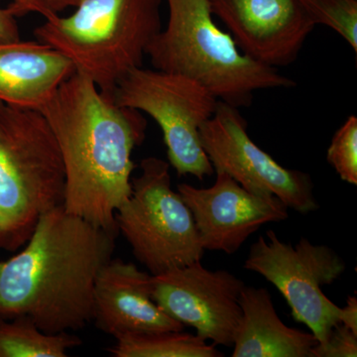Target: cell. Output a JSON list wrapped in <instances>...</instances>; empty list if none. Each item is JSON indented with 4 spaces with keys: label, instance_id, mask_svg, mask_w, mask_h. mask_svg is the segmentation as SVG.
<instances>
[{
    "label": "cell",
    "instance_id": "cell-2",
    "mask_svg": "<svg viewBox=\"0 0 357 357\" xmlns=\"http://www.w3.org/2000/svg\"><path fill=\"white\" fill-rule=\"evenodd\" d=\"M116 236L63 206L45 213L20 251L0 261V319L26 317L47 333L83 330Z\"/></svg>",
    "mask_w": 357,
    "mask_h": 357
},
{
    "label": "cell",
    "instance_id": "cell-4",
    "mask_svg": "<svg viewBox=\"0 0 357 357\" xmlns=\"http://www.w3.org/2000/svg\"><path fill=\"white\" fill-rule=\"evenodd\" d=\"M162 0H83L67 17L46 20L34 30L112 100L117 84L142 67L150 42L162 30Z\"/></svg>",
    "mask_w": 357,
    "mask_h": 357
},
{
    "label": "cell",
    "instance_id": "cell-17",
    "mask_svg": "<svg viewBox=\"0 0 357 357\" xmlns=\"http://www.w3.org/2000/svg\"><path fill=\"white\" fill-rule=\"evenodd\" d=\"M114 357H222L215 344L198 335L182 332L130 333L115 338Z\"/></svg>",
    "mask_w": 357,
    "mask_h": 357
},
{
    "label": "cell",
    "instance_id": "cell-21",
    "mask_svg": "<svg viewBox=\"0 0 357 357\" xmlns=\"http://www.w3.org/2000/svg\"><path fill=\"white\" fill-rule=\"evenodd\" d=\"M7 7L13 17H23L30 13H38L46 20L59 15L69 7L79 6L83 0H10Z\"/></svg>",
    "mask_w": 357,
    "mask_h": 357
},
{
    "label": "cell",
    "instance_id": "cell-14",
    "mask_svg": "<svg viewBox=\"0 0 357 357\" xmlns=\"http://www.w3.org/2000/svg\"><path fill=\"white\" fill-rule=\"evenodd\" d=\"M75 72L69 59L48 45L0 42V102L39 110Z\"/></svg>",
    "mask_w": 357,
    "mask_h": 357
},
{
    "label": "cell",
    "instance_id": "cell-13",
    "mask_svg": "<svg viewBox=\"0 0 357 357\" xmlns=\"http://www.w3.org/2000/svg\"><path fill=\"white\" fill-rule=\"evenodd\" d=\"M152 275L134 263L112 259L98 274L93 294L96 328L114 338L130 333L182 332L185 326L152 299Z\"/></svg>",
    "mask_w": 357,
    "mask_h": 357
},
{
    "label": "cell",
    "instance_id": "cell-23",
    "mask_svg": "<svg viewBox=\"0 0 357 357\" xmlns=\"http://www.w3.org/2000/svg\"><path fill=\"white\" fill-rule=\"evenodd\" d=\"M340 323L351 328L357 335V298L356 296H349L347 305L340 307Z\"/></svg>",
    "mask_w": 357,
    "mask_h": 357
},
{
    "label": "cell",
    "instance_id": "cell-3",
    "mask_svg": "<svg viewBox=\"0 0 357 357\" xmlns=\"http://www.w3.org/2000/svg\"><path fill=\"white\" fill-rule=\"evenodd\" d=\"M167 3L168 24L146 49L155 70L191 77L218 100L237 109L250 107L260 89L296 86L276 68L244 55L231 35L215 24L210 0H167Z\"/></svg>",
    "mask_w": 357,
    "mask_h": 357
},
{
    "label": "cell",
    "instance_id": "cell-1",
    "mask_svg": "<svg viewBox=\"0 0 357 357\" xmlns=\"http://www.w3.org/2000/svg\"><path fill=\"white\" fill-rule=\"evenodd\" d=\"M39 112L57 141L65 168L63 208L119 234L115 213L131 194L133 150L146 138L140 112L103 96L75 72Z\"/></svg>",
    "mask_w": 357,
    "mask_h": 357
},
{
    "label": "cell",
    "instance_id": "cell-18",
    "mask_svg": "<svg viewBox=\"0 0 357 357\" xmlns=\"http://www.w3.org/2000/svg\"><path fill=\"white\" fill-rule=\"evenodd\" d=\"M314 24L335 30L357 52V0H299Z\"/></svg>",
    "mask_w": 357,
    "mask_h": 357
},
{
    "label": "cell",
    "instance_id": "cell-7",
    "mask_svg": "<svg viewBox=\"0 0 357 357\" xmlns=\"http://www.w3.org/2000/svg\"><path fill=\"white\" fill-rule=\"evenodd\" d=\"M121 107L145 112L161 128L170 166L178 176L204 181L215 169L201 142L202 126L217 109L218 100L191 77L136 68L121 79L112 95Z\"/></svg>",
    "mask_w": 357,
    "mask_h": 357
},
{
    "label": "cell",
    "instance_id": "cell-5",
    "mask_svg": "<svg viewBox=\"0 0 357 357\" xmlns=\"http://www.w3.org/2000/svg\"><path fill=\"white\" fill-rule=\"evenodd\" d=\"M65 184L44 115L0 102V251L15 252L27 243L42 215L62 206Z\"/></svg>",
    "mask_w": 357,
    "mask_h": 357
},
{
    "label": "cell",
    "instance_id": "cell-11",
    "mask_svg": "<svg viewBox=\"0 0 357 357\" xmlns=\"http://www.w3.org/2000/svg\"><path fill=\"white\" fill-rule=\"evenodd\" d=\"M215 173L210 188L185 183L177 188L191 211L204 250L234 255L265 223L287 220L289 208L276 197L256 196L229 174Z\"/></svg>",
    "mask_w": 357,
    "mask_h": 357
},
{
    "label": "cell",
    "instance_id": "cell-20",
    "mask_svg": "<svg viewBox=\"0 0 357 357\" xmlns=\"http://www.w3.org/2000/svg\"><path fill=\"white\" fill-rule=\"evenodd\" d=\"M357 335L351 328L337 324L326 338L312 349V357H356Z\"/></svg>",
    "mask_w": 357,
    "mask_h": 357
},
{
    "label": "cell",
    "instance_id": "cell-22",
    "mask_svg": "<svg viewBox=\"0 0 357 357\" xmlns=\"http://www.w3.org/2000/svg\"><path fill=\"white\" fill-rule=\"evenodd\" d=\"M17 40H20V32L15 17L6 8H0V42H13Z\"/></svg>",
    "mask_w": 357,
    "mask_h": 357
},
{
    "label": "cell",
    "instance_id": "cell-8",
    "mask_svg": "<svg viewBox=\"0 0 357 357\" xmlns=\"http://www.w3.org/2000/svg\"><path fill=\"white\" fill-rule=\"evenodd\" d=\"M243 267L278 289L293 318L306 325L319 344L340 324V307L323 292L324 286L337 281L347 269L333 249L307 238L293 245L280 241L270 229L251 244Z\"/></svg>",
    "mask_w": 357,
    "mask_h": 357
},
{
    "label": "cell",
    "instance_id": "cell-9",
    "mask_svg": "<svg viewBox=\"0 0 357 357\" xmlns=\"http://www.w3.org/2000/svg\"><path fill=\"white\" fill-rule=\"evenodd\" d=\"M199 134L215 172L229 174L256 196L276 197L303 215L318 210L311 176L284 168L256 145L237 107L218 100L215 114L202 126Z\"/></svg>",
    "mask_w": 357,
    "mask_h": 357
},
{
    "label": "cell",
    "instance_id": "cell-6",
    "mask_svg": "<svg viewBox=\"0 0 357 357\" xmlns=\"http://www.w3.org/2000/svg\"><path fill=\"white\" fill-rule=\"evenodd\" d=\"M140 169L131 180L130 196L115 213L133 255L151 275L202 261L206 250L191 211L173 190L170 164L148 157Z\"/></svg>",
    "mask_w": 357,
    "mask_h": 357
},
{
    "label": "cell",
    "instance_id": "cell-12",
    "mask_svg": "<svg viewBox=\"0 0 357 357\" xmlns=\"http://www.w3.org/2000/svg\"><path fill=\"white\" fill-rule=\"evenodd\" d=\"M244 55L269 67L298 58L316 27L299 0H210Z\"/></svg>",
    "mask_w": 357,
    "mask_h": 357
},
{
    "label": "cell",
    "instance_id": "cell-15",
    "mask_svg": "<svg viewBox=\"0 0 357 357\" xmlns=\"http://www.w3.org/2000/svg\"><path fill=\"white\" fill-rule=\"evenodd\" d=\"M239 305L232 357H312L318 340L312 333L286 326L266 289L244 286Z\"/></svg>",
    "mask_w": 357,
    "mask_h": 357
},
{
    "label": "cell",
    "instance_id": "cell-16",
    "mask_svg": "<svg viewBox=\"0 0 357 357\" xmlns=\"http://www.w3.org/2000/svg\"><path fill=\"white\" fill-rule=\"evenodd\" d=\"M82 344L72 333H45L26 317L0 319V357H66Z\"/></svg>",
    "mask_w": 357,
    "mask_h": 357
},
{
    "label": "cell",
    "instance_id": "cell-10",
    "mask_svg": "<svg viewBox=\"0 0 357 357\" xmlns=\"http://www.w3.org/2000/svg\"><path fill=\"white\" fill-rule=\"evenodd\" d=\"M244 282L227 270H208L201 261L152 275L154 302L171 318L192 326L213 344L230 347L241 318Z\"/></svg>",
    "mask_w": 357,
    "mask_h": 357
},
{
    "label": "cell",
    "instance_id": "cell-19",
    "mask_svg": "<svg viewBox=\"0 0 357 357\" xmlns=\"http://www.w3.org/2000/svg\"><path fill=\"white\" fill-rule=\"evenodd\" d=\"M326 159L340 178L357 185V119L351 115L333 135Z\"/></svg>",
    "mask_w": 357,
    "mask_h": 357
}]
</instances>
